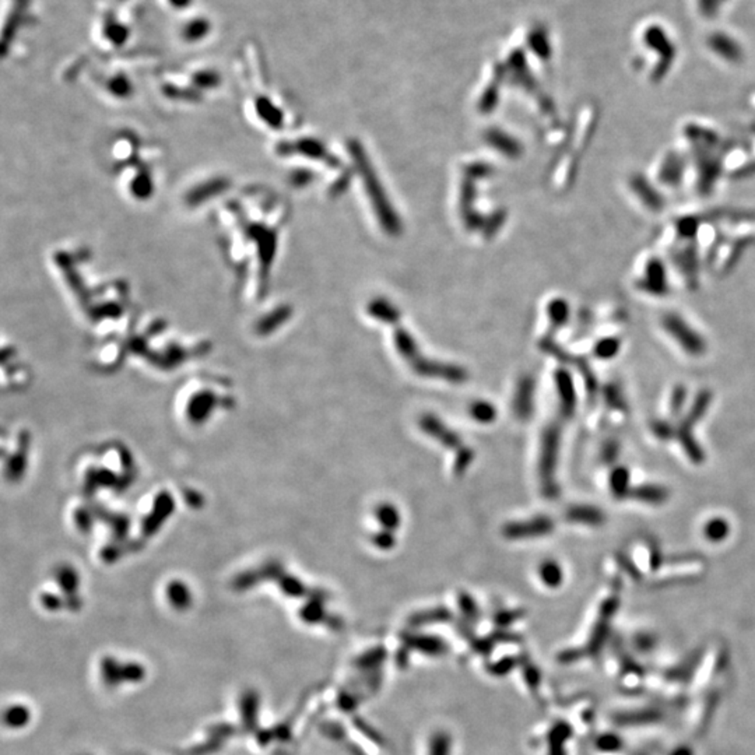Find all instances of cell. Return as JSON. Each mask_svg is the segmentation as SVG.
I'll list each match as a JSON object with an SVG mask.
<instances>
[{
    "label": "cell",
    "instance_id": "obj_1",
    "mask_svg": "<svg viewBox=\"0 0 755 755\" xmlns=\"http://www.w3.org/2000/svg\"><path fill=\"white\" fill-rule=\"evenodd\" d=\"M284 206L266 189H243L217 215L223 250L243 301L263 298L284 223Z\"/></svg>",
    "mask_w": 755,
    "mask_h": 755
},
{
    "label": "cell",
    "instance_id": "obj_2",
    "mask_svg": "<svg viewBox=\"0 0 755 755\" xmlns=\"http://www.w3.org/2000/svg\"><path fill=\"white\" fill-rule=\"evenodd\" d=\"M112 173L122 195L147 203L158 186V150L138 133L124 131L111 139L108 150Z\"/></svg>",
    "mask_w": 755,
    "mask_h": 755
},
{
    "label": "cell",
    "instance_id": "obj_3",
    "mask_svg": "<svg viewBox=\"0 0 755 755\" xmlns=\"http://www.w3.org/2000/svg\"><path fill=\"white\" fill-rule=\"evenodd\" d=\"M633 284L646 298L661 300L671 292V277L664 261L650 252L639 258L634 267Z\"/></svg>",
    "mask_w": 755,
    "mask_h": 755
},
{
    "label": "cell",
    "instance_id": "obj_4",
    "mask_svg": "<svg viewBox=\"0 0 755 755\" xmlns=\"http://www.w3.org/2000/svg\"><path fill=\"white\" fill-rule=\"evenodd\" d=\"M660 323L664 331L671 339H675L676 343L687 351V354L698 357L706 350V344L701 334L695 331V329L681 315L676 312H667L661 316Z\"/></svg>",
    "mask_w": 755,
    "mask_h": 755
},
{
    "label": "cell",
    "instance_id": "obj_5",
    "mask_svg": "<svg viewBox=\"0 0 755 755\" xmlns=\"http://www.w3.org/2000/svg\"><path fill=\"white\" fill-rule=\"evenodd\" d=\"M686 171V161L681 151H667L661 155L655 168L653 182L660 188L676 189L681 185Z\"/></svg>",
    "mask_w": 755,
    "mask_h": 755
},
{
    "label": "cell",
    "instance_id": "obj_6",
    "mask_svg": "<svg viewBox=\"0 0 755 755\" xmlns=\"http://www.w3.org/2000/svg\"><path fill=\"white\" fill-rule=\"evenodd\" d=\"M629 190L631 195L635 197V200L639 203V206L646 210L649 213H659L663 210L664 201L661 197V193L657 192L656 184L644 177V175H635L628 182Z\"/></svg>",
    "mask_w": 755,
    "mask_h": 755
},
{
    "label": "cell",
    "instance_id": "obj_7",
    "mask_svg": "<svg viewBox=\"0 0 755 755\" xmlns=\"http://www.w3.org/2000/svg\"><path fill=\"white\" fill-rule=\"evenodd\" d=\"M637 499L650 502V503H660L667 498V491L660 487L655 485H645L635 491Z\"/></svg>",
    "mask_w": 755,
    "mask_h": 755
},
{
    "label": "cell",
    "instance_id": "obj_8",
    "mask_svg": "<svg viewBox=\"0 0 755 755\" xmlns=\"http://www.w3.org/2000/svg\"><path fill=\"white\" fill-rule=\"evenodd\" d=\"M569 518H572L573 521H578V522L596 525V523L602 522L603 515L595 508H576V510L569 512Z\"/></svg>",
    "mask_w": 755,
    "mask_h": 755
},
{
    "label": "cell",
    "instance_id": "obj_9",
    "mask_svg": "<svg viewBox=\"0 0 755 755\" xmlns=\"http://www.w3.org/2000/svg\"><path fill=\"white\" fill-rule=\"evenodd\" d=\"M705 533L708 538L713 541H721L729 534V525L723 519H712L706 525Z\"/></svg>",
    "mask_w": 755,
    "mask_h": 755
},
{
    "label": "cell",
    "instance_id": "obj_10",
    "mask_svg": "<svg viewBox=\"0 0 755 755\" xmlns=\"http://www.w3.org/2000/svg\"><path fill=\"white\" fill-rule=\"evenodd\" d=\"M620 339L617 338H609V339H604L602 340L598 346H596V354L600 357V358H610V357H614L618 350H620Z\"/></svg>",
    "mask_w": 755,
    "mask_h": 755
},
{
    "label": "cell",
    "instance_id": "obj_11",
    "mask_svg": "<svg viewBox=\"0 0 755 755\" xmlns=\"http://www.w3.org/2000/svg\"><path fill=\"white\" fill-rule=\"evenodd\" d=\"M541 576L544 579V582L550 584V586H557L560 582H561V578H562V573H561V568L554 564V562H549L545 564L541 569Z\"/></svg>",
    "mask_w": 755,
    "mask_h": 755
},
{
    "label": "cell",
    "instance_id": "obj_12",
    "mask_svg": "<svg viewBox=\"0 0 755 755\" xmlns=\"http://www.w3.org/2000/svg\"><path fill=\"white\" fill-rule=\"evenodd\" d=\"M626 485H628V472L624 469H617L611 477V488L614 494H617L618 496L624 495L626 491Z\"/></svg>",
    "mask_w": 755,
    "mask_h": 755
},
{
    "label": "cell",
    "instance_id": "obj_13",
    "mask_svg": "<svg viewBox=\"0 0 755 755\" xmlns=\"http://www.w3.org/2000/svg\"><path fill=\"white\" fill-rule=\"evenodd\" d=\"M380 518H381L388 526H395V525L397 523V514H396L395 510L391 508V507L382 508V511L380 512Z\"/></svg>",
    "mask_w": 755,
    "mask_h": 755
},
{
    "label": "cell",
    "instance_id": "obj_14",
    "mask_svg": "<svg viewBox=\"0 0 755 755\" xmlns=\"http://www.w3.org/2000/svg\"><path fill=\"white\" fill-rule=\"evenodd\" d=\"M492 408L487 404H479L477 407H474L473 410V414L480 419V422H487V419L491 418L492 415Z\"/></svg>",
    "mask_w": 755,
    "mask_h": 755
},
{
    "label": "cell",
    "instance_id": "obj_15",
    "mask_svg": "<svg viewBox=\"0 0 755 755\" xmlns=\"http://www.w3.org/2000/svg\"><path fill=\"white\" fill-rule=\"evenodd\" d=\"M673 397H675V399H673V403H671V407H673V411H675V413H679V411H680V407L683 406V403H684V400H686V391L681 389V388H679V389L675 392Z\"/></svg>",
    "mask_w": 755,
    "mask_h": 755
}]
</instances>
